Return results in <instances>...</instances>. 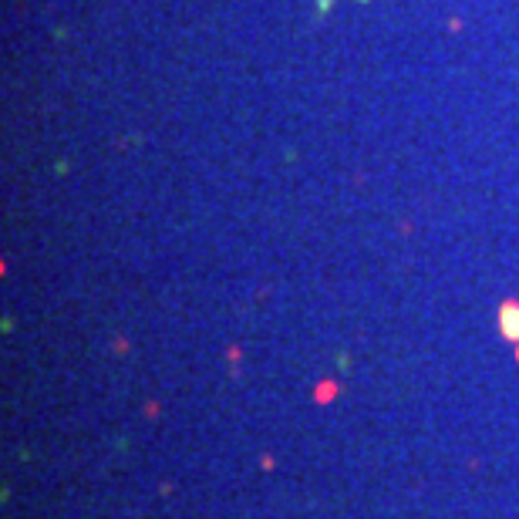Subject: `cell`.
I'll return each mask as SVG.
<instances>
[{"instance_id":"cell-2","label":"cell","mask_w":519,"mask_h":519,"mask_svg":"<svg viewBox=\"0 0 519 519\" xmlns=\"http://www.w3.org/2000/svg\"><path fill=\"white\" fill-rule=\"evenodd\" d=\"M361 3H367V0H361ZM327 7H330V0H317V17H324Z\"/></svg>"},{"instance_id":"cell-1","label":"cell","mask_w":519,"mask_h":519,"mask_svg":"<svg viewBox=\"0 0 519 519\" xmlns=\"http://www.w3.org/2000/svg\"><path fill=\"white\" fill-rule=\"evenodd\" d=\"M499 330H502V337H509V341L519 344V304L516 300H506L499 307Z\"/></svg>"}]
</instances>
